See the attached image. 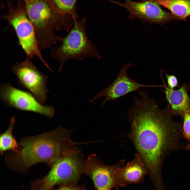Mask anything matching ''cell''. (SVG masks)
I'll return each instance as SVG.
<instances>
[{
	"instance_id": "1",
	"label": "cell",
	"mask_w": 190,
	"mask_h": 190,
	"mask_svg": "<svg viewBox=\"0 0 190 190\" xmlns=\"http://www.w3.org/2000/svg\"><path fill=\"white\" fill-rule=\"evenodd\" d=\"M148 90L140 89V98L134 97L127 110L131 126L128 135L141 156L154 184L163 183V165L172 152L186 149L187 144L182 131V122L173 120L168 106L159 108Z\"/></svg>"
},
{
	"instance_id": "2",
	"label": "cell",
	"mask_w": 190,
	"mask_h": 190,
	"mask_svg": "<svg viewBox=\"0 0 190 190\" xmlns=\"http://www.w3.org/2000/svg\"><path fill=\"white\" fill-rule=\"evenodd\" d=\"M70 134L71 131L59 126L38 135L22 138L17 150L5 155V163L11 170L22 174L39 163L51 167L66 150L76 145Z\"/></svg>"
},
{
	"instance_id": "3",
	"label": "cell",
	"mask_w": 190,
	"mask_h": 190,
	"mask_svg": "<svg viewBox=\"0 0 190 190\" xmlns=\"http://www.w3.org/2000/svg\"><path fill=\"white\" fill-rule=\"evenodd\" d=\"M27 15L32 22L40 50L61 42L63 37L55 30L69 31L74 20L60 14L50 0H23Z\"/></svg>"
},
{
	"instance_id": "4",
	"label": "cell",
	"mask_w": 190,
	"mask_h": 190,
	"mask_svg": "<svg viewBox=\"0 0 190 190\" xmlns=\"http://www.w3.org/2000/svg\"><path fill=\"white\" fill-rule=\"evenodd\" d=\"M85 160L80 148L75 145L69 148L45 175L30 182V190H50L57 185L76 186L83 173Z\"/></svg>"
},
{
	"instance_id": "5",
	"label": "cell",
	"mask_w": 190,
	"mask_h": 190,
	"mask_svg": "<svg viewBox=\"0 0 190 190\" xmlns=\"http://www.w3.org/2000/svg\"><path fill=\"white\" fill-rule=\"evenodd\" d=\"M87 28L86 17L75 20L69 34L63 37L61 44L51 50L52 57L59 64V72L61 71L64 64L69 59L81 60L90 57L101 58L96 47L88 36Z\"/></svg>"
},
{
	"instance_id": "6",
	"label": "cell",
	"mask_w": 190,
	"mask_h": 190,
	"mask_svg": "<svg viewBox=\"0 0 190 190\" xmlns=\"http://www.w3.org/2000/svg\"><path fill=\"white\" fill-rule=\"evenodd\" d=\"M7 4L8 13L2 17L14 29L27 58L31 59L37 57L49 70H51L41 54L34 26L27 15L23 0H18L15 7L8 1Z\"/></svg>"
},
{
	"instance_id": "7",
	"label": "cell",
	"mask_w": 190,
	"mask_h": 190,
	"mask_svg": "<svg viewBox=\"0 0 190 190\" xmlns=\"http://www.w3.org/2000/svg\"><path fill=\"white\" fill-rule=\"evenodd\" d=\"M33 94L17 88L10 84H2L0 97L7 105L19 110L35 112L51 118L55 114L51 106L42 105Z\"/></svg>"
},
{
	"instance_id": "8",
	"label": "cell",
	"mask_w": 190,
	"mask_h": 190,
	"mask_svg": "<svg viewBox=\"0 0 190 190\" xmlns=\"http://www.w3.org/2000/svg\"><path fill=\"white\" fill-rule=\"evenodd\" d=\"M31 59L27 58L23 61L17 63L12 66V70L21 85L29 90L43 104L46 101L48 92L46 86L48 78L34 65Z\"/></svg>"
},
{
	"instance_id": "9",
	"label": "cell",
	"mask_w": 190,
	"mask_h": 190,
	"mask_svg": "<svg viewBox=\"0 0 190 190\" xmlns=\"http://www.w3.org/2000/svg\"><path fill=\"white\" fill-rule=\"evenodd\" d=\"M111 2L121 6L127 10L131 19L137 18L142 22L164 25L171 20H179L172 14L163 10L160 5L148 1L140 2L124 0V2L109 0Z\"/></svg>"
},
{
	"instance_id": "10",
	"label": "cell",
	"mask_w": 190,
	"mask_h": 190,
	"mask_svg": "<svg viewBox=\"0 0 190 190\" xmlns=\"http://www.w3.org/2000/svg\"><path fill=\"white\" fill-rule=\"evenodd\" d=\"M131 65L129 63L122 66L113 81L106 88L99 92L89 101L93 102L104 97V99L101 104L103 106L107 101L116 100L129 93L139 91L141 88L162 87V85L144 84L132 79L127 74V70Z\"/></svg>"
},
{
	"instance_id": "11",
	"label": "cell",
	"mask_w": 190,
	"mask_h": 190,
	"mask_svg": "<svg viewBox=\"0 0 190 190\" xmlns=\"http://www.w3.org/2000/svg\"><path fill=\"white\" fill-rule=\"evenodd\" d=\"M124 160L116 164L108 165L101 162L96 154H91L85 160L83 173L89 176L97 190L111 189L116 188L115 173L119 167L124 165Z\"/></svg>"
},
{
	"instance_id": "12",
	"label": "cell",
	"mask_w": 190,
	"mask_h": 190,
	"mask_svg": "<svg viewBox=\"0 0 190 190\" xmlns=\"http://www.w3.org/2000/svg\"><path fill=\"white\" fill-rule=\"evenodd\" d=\"M123 166L118 167L115 173L116 188L125 187L128 184L141 182L147 174L142 159L137 153L135 154L132 161Z\"/></svg>"
},
{
	"instance_id": "13",
	"label": "cell",
	"mask_w": 190,
	"mask_h": 190,
	"mask_svg": "<svg viewBox=\"0 0 190 190\" xmlns=\"http://www.w3.org/2000/svg\"><path fill=\"white\" fill-rule=\"evenodd\" d=\"M162 72L160 76L163 89L162 91L165 96L167 104L173 116H180L181 117L190 108V97L188 92L190 89V83H184L177 89L170 88L163 78Z\"/></svg>"
},
{
	"instance_id": "14",
	"label": "cell",
	"mask_w": 190,
	"mask_h": 190,
	"mask_svg": "<svg viewBox=\"0 0 190 190\" xmlns=\"http://www.w3.org/2000/svg\"><path fill=\"white\" fill-rule=\"evenodd\" d=\"M156 3L167 8L179 20L186 21L190 16V0H142Z\"/></svg>"
},
{
	"instance_id": "15",
	"label": "cell",
	"mask_w": 190,
	"mask_h": 190,
	"mask_svg": "<svg viewBox=\"0 0 190 190\" xmlns=\"http://www.w3.org/2000/svg\"><path fill=\"white\" fill-rule=\"evenodd\" d=\"M15 121V117H12L8 128L5 132L0 135V153L2 155L6 151L11 150L14 151H16L18 149V143L13 135V130Z\"/></svg>"
},
{
	"instance_id": "16",
	"label": "cell",
	"mask_w": 190,
	"mask_h": 190,
	"mask_svg": "<svg viewBox=\"0 0 190 190\" xmlns=\"http://www.w3.org/2000/svg\"><path fill=\"white\" fill-rule=\"evenodd\" d=\"M59 12L65 16L72 17L75 21L78 16L76 4L78 0H50Z\"/></svg>"
},
{
	"instance_id": "17",
	"label": "cell",
	"mask_w": 190,
	"mask_h": 190,
	"mask_svg": "<svg viewBox=\"0 0 190 190\" xmlns=\"http://www.w3.org/2000/svg\"><path fill=\"white\" fill-rule=\"evenodd\" d=\"M182 131L185 139L190 142V108L182 117Z\"/></svg>"
},
{
	"instance_id": "18",
	"label": "cell",
	"mask_w": 190,
	"mask_h": 190,
	"mask_svg": "<svg viewBox=\"0 0 190 190\" xmlns=\"http://www.w3.org/2000/svg\"><path fill=\"white\" fill-rule=\"evenodd\" d=\"M167 78L168 85L172 89H174L178 86V81L176 77L174 75H169L166 74Z\"/></svg>"
},
{
	"instance_id": "19",
	"label": "cell",
	"mask_w": 190,
	"mask_h": 190,
	"mask_svg": "<svg viewBox=\"0 0 190 190\" xmlns=\"http://www.w3.org/2000/svg\"><path fill=\"white\" fill-rule=\"evenodd\" d=\"M56 190H86L84 186H61Z\"/></svg>"
},
{
	"instance_id": "20",
	"label": "cell",
	"mask_w": 190,
	"mask_h": 190,
	"mask_svg": "<svg viewBox=\"0 0 190 190\" xmlns=\"http://www.w3.org/2000/svg\"><path fill=\"white\" fill-rule=\"evenodd\" d=\"M186 150H190V142L187 144L186 148Z\"/></svg>"
},
{
	"instance_id": "21",
	"label": "cell",
	"mask_w": 190,
	"mask_h": 190,
	"mask_svg": "<svg viewBox=\"0 0 190 190\" xmlns=\"http://www.w3.org/2000/svg\"><path fill=\"white\" fill-rule=\"evenodd\" d=\"M111 190V189H107V190Z\"/></svg>"
}]
</instances>
